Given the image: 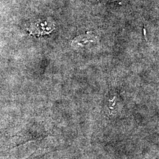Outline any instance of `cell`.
Returning a JSON list of instances; mask_svg holds the SVG:
<instances>
[{
    "mask_svg": "<svg viewBox=\"0 0 159 159\" xmlns=\"http://www.w3.org/2000/svg\"><path fill=\"white\" fill-rule=\"evenodd\" d=\"M96 39V37H95L94 35H92L91 33V34H89L88 33L85 35H83L76 38L73 42V45L75 46V47H77V46L82 47L83 46H84V44L86 43L91 41V40H94Z\"/></svg>",
    "mask_w": 159,
    "mask_h": 159,
    "instance_id": "cell-1",
    "label": "cell"
}]
</instances>
